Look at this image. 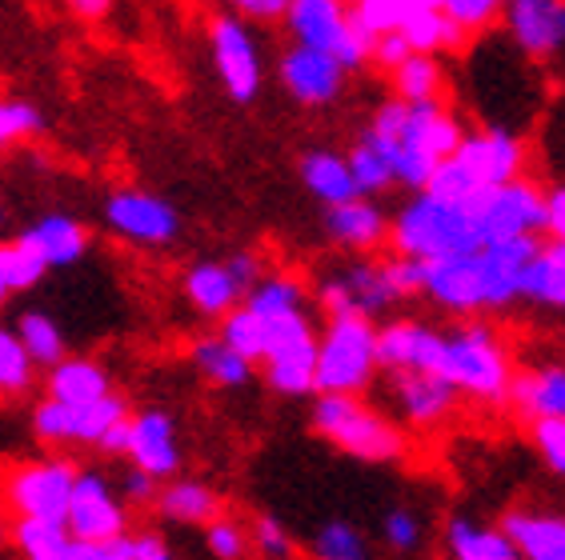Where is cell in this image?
Listing matches in <instances>:
<instances>
[{"instance_id":"1","label":"cell","mask_w":565,"mask_h":560,"mask_svg":"<svg viewBox=\"0 0 565 560\" xmlns=\"http://www.w3.org/2000/svg\"><path fill=\"white\" fill-rule=\"evenodd\" d=\"M361 137L373 140L381 149V157L390 161L397 189L417 193V189H425L437 161H446L449 152L461 144L466 125L441 100L390 97L373 108L370 129L361 132Z\"/></svg>"},{"instance_id":"2","label":"cell","mask_w":565,"mask_h":560,"mask_svg":"<svg viewBox=\"0 0 565 560\" xmlns=\"http://www.w3.org/2000/svg\"><path fill=\"white\" fill-rule=\"evenodd\" d=\"M486 245L478 213L469 201H446L417 189L414 201H405L390 220V248L414 260H441L457 252H473Z\"/></svg>"},{"instance_id":"3","label":"cell","mask_w":565,"mask_h":560,"mask_svg":"<svg viewBox=\"0 0 565 560\" xmlns=\"http://www.w3.org/2000/svg\"><path fill=\"white\" fill-rule=\"evenodd\" d=\"M437 373L461 392V397L478 400V405H505L510 397V348L490 321H469L454 324L441 333V360Z\"/></svg>"},{"instance_id":"4","label":"cell","mask_w":565,"mask_h":560,"mask_svg":"<svg viewBox=\"0 0 565 560\" xmlns=\"http://www.w3.org/2000/svg\"><path fill=\"white\" fill-rule=\"evenodd\" d=\"M309 420L317 437H326L333 449L365 464H393L409 453L402 424L370 409L358 392H317Z\"/></svg>"},{"instance_id":"5","label":"cell","mask_w":565,"mask_h":560,"mask_svg":"<svg viewBox=\"0 0 565 560\" xmlns=\"http://www.w3.org/2000/svg\"><path fill=\"white\" fill-rule=\"evenodd\" d=\"M373 316H326L317 336V392H365L377 377Z\"/></svg>"},{"instance_id":"6","label":"cell","mask_w":565,"mask_h":560,"mask_svg":"<svg viewBox=\"0 0 565 560\" xmlns=\"http://www.w3.org/2000/svg\"><path fill=\"white\" fill-rule=\"evenodd\" d=\"M265 385L277 397H317V333L305 309L265 316Z\"/></svg>"},{"instance_id":"7","label":"cell","mask_w":565,"mask_h":560,"mask_svg":"<svg viewBox=\"0 0 565 560\" xmlns=\"http://www.w3.org/2000/svg\"><path fill=\"white\" fill-rule=\"evenodd\" d=\"M285 24H289L297 44L338 56L349 73H361L370 65L373 36L361 29L345 0H294L285 12Z\"/></svg>"},{"instance_id":"8","label":"cell","mask_w":565,"mask_h":560,"mask_svg":"<svg viewBox=\"0 0 565 560\" xmlns=\"http://www.w3.org/2000/svg\"><path fill=\"white\" fill-rule=\"evenodd\" d=\"M129 417V400L109 392L97 400H56L44 397L33 409V432L36 441L49 449H97L100 437Z\"/></svg>"},{"instance_id":"9","label":"cell","mask_w":565,"mask_h":560,"mask_svg":"<svg viewBox=\"0 0 565 560\" xmlns=\"http://www.w3.org/2000/svg\"><path fill=\"white\" fill-rule=\"evenodd\" d=\"M76 473L81 464L65 461V456H49V461H24L12 464L4 481H0V493H4V505H9L12 517H49V520H65L68 513V496H73Z\"/></svg>"},{"instance_id":"10","label":"cell","mask_w":565,"mask_h":560,"mask_svg":"<svg viewBox=\"0 0 565 560\" xmlns=\"http://www.w3.org/2000/svg\"><path fill=\"white\" fill-rule=\"evenodd\" d=\"M209 53H213V68H217L221 85H225V93L237 105H253V100L262 97V49H257L253 29L245 24L241 12H217L209 21Z\"/></svg>"},{"instance_id":"11","label":"cell","mask_w":565,"mask_h":560,"mask_svg":"<svg viewBox=\"0 0 565 560\" xmlns=\"http://www.w3.org/2000/svg\"><path fill=\"white\" fill-rule=\"evenodd\" d=\"M469 208L478 213L481 237L486 240L545 233V189L525 181V176H513L505 184H486V189L469 196Z\"/></svg>"},{"instance_id":"12","label":"cell","mask_w":565,"mask_h":560,"mask_svg":"<svg viewBox=\"0 0 565 560\" xmlns=\"http://www.w3.org/2000/svg\"><path fill=\"white\" fill-rule=\"evenodd\" d=\"M105 225L113 237L137 248H164L181 237V213L145 189H113L105 196Z\"/></svg>"},{"instance_id":"13","label":"cell","mask_w":565,"mask_h":560,"mask_svg":"<svg viewBox=\"0 0 565 560\" xmlns=\"http://www.w3.org/2000/svg\"><path fill=\"white\" fill-rule=\"evenodd\" d=\"M65 525L76 540L100 545V540H113V537H120V532H129V508L117 500L109 476L97 473V469H81V473H76L73 496H68Z\"/></svg>"},{"instance_id":"14","label":"cell","mask_w":565,"mask_h":560,"mask_svg":"<svg viewBox=\"0 0 565 560\" xmlns=\"http://www.w3.org/2000/svg\"><path fill=\"white\" fill-rule=\"evenodd\" d=\"M422 297L437 304L446 316H478L486 313V280H481V257L473 252H457V257L425 260Z\"/></svg>"},{"instance_id":"15","label":"cell","mask_w":565,"mask_h":560,"mask_svg":"<svg viewBox=\"0 0 565 560\" xmlns=\"http://www.w3.org/2000/svg\"><path fill=\"white\" fill-rule=\"evenodd\" d=\"M390 397H393V405H397L402 424H414V429H441L457 412L461 392H457L441 373H434V368H393Z\"/></svg>"},{"instance_id":"16","label":"cell","mask_w":565,"mask_h":560,"mask_svg":"<svg viewBox=\"0 0 565 560\" xmlns=\"http://www.w3.org/2000/svg\"><path fill=\"white\" fill-rule=\"evenodd\" d=\"M317 301L326 316H381L397 304L381 260H358L338 277H326L317 284Z\"/></svg>"},{"instance_id":"17","label":"cell","mask_w":565,"mask_h":560,"mask_svg":"<svg viewBox=\"0 0 565 560\" xmlns=\"http://www.w3.org/2000/svg\"><path fill=\"white\" fill-rule=\"evenodd\" d=\"M349 68L341 65L338 56L309 49V44H294L277 65V80L289 97L301 108H326L345 93Z\"/></svg>"},{"instance_id":"18","label":"cell","mask_w":565,"mask_h":560,"mask_svg":"<svg viewBox=\"0 0 565 560\" xmlns=\"http://www.w3.org/2000/svg\"><path fill=\"white\" fill-rule=\"evenodd\" d=\"M542 248V233H525L510 240H486L478 248L481 257V280H486V313H501L510 304L522 301V280L530 260Z\"/></svg>"},{"instance_id":"19","label":"cell","mask_w":565,"mask_h":560,"mask_svg":"<svg viewBox=\"0 0 565 560\" xmlns=\"http://www.w3.org/2000/svg\"><path fill=\"white\" fill-rule=\"evenodd\" d=\"M129 464L152 473L157 481H173L181 473V441H177V420L164 409L129 412Z\"/></svg>"},{"instance_id":"20","label":"cell","mask_w":565,"mask_h":560,"mask_svg":"<svg viewBox=\"0 0 565 560\" xmlns=\"http://www.w3.org/2000/svg\"><path fill=\"white\" fill-rule=\"evenodd\" d=\"M454 157L473 173V181H478L481 189H486V184H505L525 173V140L513 137L510 129L466 132L461 144L454 149Z\"/></svg>"},{"instance_id":"21","label":"cell","mask_w":565,"mask_h":560,"mask_svg":"<svg viewBox=\"0 0 565 560\" xmlns=\"http://www.w3.org/2000/svg\"><path fill=\"white\" fill-rule=\"evenodd\" d=\"M501 21L533 61H550L565 49V0H510Z\"/></svg>"},{"instance_id":"22","label":"cell","mask_w":565,"mask_h":560,"mask_svg":"<svg viewBox=\"0 0 565 560\" xmlns=\"http://www.w3.org/2000/svg\"><path fill=\"white\" fill-rule=\"evenodd\" d=\"M326 233L345 252H377L381 245H390V216L370 196H353V201L329 205Z\"/></svg>"},{"instance_id":"23","label":"cell","mask_w":565,"mask_h":560,"mask_svg":"<svg viewBox=\"0 0 565 560\" xmlns=\"http://www.w3.org/2000/svg\"><path fill=\"white\" fill-rule=\"evenodd\" d=\"M441 360V333L422 321H390L377 329V365L393 368H434Z\"/></svg>"},{"instance_id":"24","label":"cell","mask_w":565,"mask_h":560,"mask_svg":"<svg viewBox=\"0 0 565 560\" xmlns=\"http://www.w3.org/2000/svg\"><path fill=\"white\" fill-rule=\"evenodd\" d=\"M501 532L513 540L525 560H565V517L542 508H510L501 517Z\"/></svg>"},{"instance_id":"25","label":"cell","mask_w":565,"mask_h":560,"mask_svg":"<svg viewBox=\"0 0 565 560\" xmlns=\"http://www.w3.org/2000/svg\"><path fill=\"white\" fill-rule=\"evenodd\" d=\"M505 405H513L525 420L565 417V365L513 368Z\"/></svg>"},{"instance_id":"26","label":"cell","mask_w":565,"mask_h":560,"mask_svg":"<svg viewBox=\"0 0 565 560\" xmlns=\"http://www.w3.org/2000/svg\"><path fill=\"white\" fill-rule=\"evenodd\" d=\"M21 240L33 248L36 257L49 265V269H68L88 252V228L65 213H49L41 216L33 228H24Z\"/></svg>"},{"instance_id":"27","label":"cell","mask_w":565,"mask_h":560,"mask_svg":"<svg viewBox=\"0 0 565 560\" xmlns=\"http://www.w3.org/2000/svg\"><path fill=\"white\" fill-rule=\"evenodd\" d=\"M181 289H185L189 304L209 321H221L228 309H237L245 301V289L233 280L225 260H196L193 269L185 272V280H181Z\"/></svg>"},{"instance_id":"28","label":"cell","mask_w":565,"mask_h":560,"mask_svg":"<svg viewBox=\"0 0 565 560\" xmlns=\"http://www.w3.org/2000/svg\"><path fill=\"white\" fill-rule=\"evenodd\" d=\"M157 517L169 520V525H189V528H205L213 517L225 513V500L213 485L205 481H169V485L157 493L152 500Z\"/></svg>"},{"instance_id":"29","label":"cell","mask_w":565,"mask_h":560,"mask_svg":"<svg viewBox=\"0 0 565 560\" xmlns=\"http://www.w3.org/2000/svg\"><path fill=\"white\" fill-rule=\"evenodd\" d=\"M44 392L56 400H97L113 392V377L93 356H61L44 368Z\"/></svg>"},{"instance_id":"30","label":"cell","mask_w":565,"mask_h":560,"mask_svg":"<svg viewBox=\"0 0 565 560\" xmlns=\"http://www.w3.org/2000/svg\"><path fill=\"white\" fill-rule=\"evenodd\" d=\"M301 181L326 208L361 196L358 181H353V169H349V157L345 152H333V149H309L305 152L301 157Z\"/></svg>"},{"instance_id":"31","label":"cell","mask_w":565,"mask_h":560,"mask_svg":"<svg viewBox=\"0 0 565 560\" xmlns=\"http://www.w3.org/2000/svg\"><path fill=\"white\" fill-rule=\"evenodd\" d=\"M189 360H193V368L213 388H245L253 380V368H257L249 356H241L221 333L196 336L193 345H189Z\"/></svg>"},{"instance_id":"32","label":"cell","mask_w":565,"mask_h":560,"mask_svg":"<svg viewBox=\"0 0 565 560\" xmlns=\"http://www.w3.org/2000/svg\"><path fill=\"white\" fill-rule=\"evenodd\" d=\"M522 301L565 313V240L550 237L537 248L522 280Z\"/></svg>"},{"instance_id":"33","label":"cell","mask_w":565,"mask_h":560,"mask_svg":"<svg viewBox=\"0 0 565 560\" xmlns=\"http://www.w3.org/2000/svg\"><path fill=\"white\" fill-rule=\"evenodd\" d=\"M402 36L409 41V49L414 53H457V49H466L469 33L461 29V24L449 17L441 4H434V9H417L409 12L402 21Z\"/></svg>"},{"instance_id":"34","label":"cell","mask_w":565,"mask_h":560,"mask_svg":"<svg viewBox=\"0 0 565 560\" xmlns=\"http://www.w3.org/2000/svg\"><path fill=\"white\" fill-rule=\"evenodd\" d=\"M446 552L454 560H518V549L501 532V525L486 528V525H473L469 517H449Z\"/></svg>"},{"instance_id":"35","label":"cell","mask_w":565,"mask_h":560,"mask_svg":"<svg viewBox=\"0 0 565 560\" xmlns=\"http://www.w3.org/2000/svg\"><path fill=\"white\" fill-rule=\"evenodd\" d=\"M68 525L49 517H12V549L29 560H61L68 545Z\"/></svg>"},{"instance_id":"36","label":"cell","mask_w":565,"mask_h":560,"mask_svg":"<svg viewBox=\"0 0 565 560\" xmlns=\"http://www.w3.org/2000/svg\"><path fill=\"white\" fill-rule=\"evenodd\" d=\"M390 76L393 93L402 100H441V88H446V73L434 53H409Z\"/></svg>"},{"instance_id":"37","label":"cell","mask_w":565,"mask_h":560,"mask_svg":"<svg viewBox=\"0 0 565 560\" xmlns=\"http://www.w3.org/2000/svg\"><path fill=\"white\" fill-rule=\"evenodd\" d=\"M305 301H309V289H305L297 277H289V272L262 277L249 292H245V304H249L253 313H262V316L289 313V309H305Z\"/></svg>"},{"instance_id":"38","label":"cell","mask_w":565,"mask_h":560,"mask_svg":"<svg viewBox=\"0 0 565 560\" xmlns=\"http://www.w3.org/2000/svg\"><path fill=\"white\" fill-rule=\"evenodd\" d=\"M36 380V360L17 329H0V397H21Z\"/></svg>"},{"instance_id":"39","label":"cell","mask_w":565,"mask_h":560,"mask_svg":"<svg viewBox=\"0 0 565 560\" xmlns=\"http://www.w3.org/2000/svg\"><path fill=\"white\" fill-rule=\"evenodd\" d=\"M17 333H21L24 348H29V356L36 360V368H53L61 356H68L65 333H61V324L49 313H24L21 324H17Z\"/></svg>"},{"instance_id":"40","label":"cell","mask_w":565,"mask_h":560,"mask_svg":"<svg viewBox=\"0 0 565 560\" xmlns=\"http://www.w3.org/2000/svg\"><path fill=\"white\" fill-rule=\"evenodd\" d=\"M49 272L41 257H36L33 248L24 245L21 237L17 240H0V280H4V289L9 292H29L36 289Z\"/></svg>"},{"instance_id":"41","label":"cell","mask_w":565,"mask_h":560,"mask_svg":"<svg viewBox=\"0 0 565 560\" xmlns=\"http://www.w3.org/2000/svg\"><path fill=\"white\" fill-rule=\"evenodd\" d=\"M221 336H225L228 345L237 348L241 356H249L253 365H262V356H265V316L253 313L245 301L221 316Z\"/></svg>"},{"instance_id":"42","label":"cell","mask_w":565,"mask_h":560,"mask_svg":"<svg viewBox=\"0 0 565 560\" xmlns=\"http://www.w3.org/2000/svg\"><path fill=\"white\" fill-rule=\"evenodd\" d=\"M349 157V169H353V181H358V193L361 196H381V193H390L393 184V169L390 161L381 157V149L373 144V140L361 137L353 149L345 152Z\"/></svg>"},{"instance_id":"43","label":"cell","mask_w":565,"mask_h":560,"mask_svg":"<svg viewBox=\"0 0 565 560\" xmlns=\"http://www.w3.org/2000/svg\"><path fill=\"white\" fill-rule=\"evenodd\" d=\"M313 557L317 560H365L370 557V540H365L361 528L349 525V520H329L313 537Z\"/></svg>"},{"instance_id":"44","label":"cell","mask_w":565,"mask_h":560,"mask_svg":"<svg viewBox=\"0 0 565 560\" xmlns=\"http://www.w3.org/2000/svg\"><path fill=\"white\" fill-rule=\"evenodd\" d=\"M205 549L209 557H217V560H241V557H249L253 549V532L241 520L233 517H213L205 525Z\"/></svg>"},{"instance_id":"45","label":"cell","mask_w":565,"mask_h":560,"mask_svg":"<svg viewBox=\"0 0 565 560\" xmlns=\"http://www.w3.org/2000/svg\"><path fill=\"white\" fill-rule=\"evenodd\" d=\"M41 129H44V117L36 105H29V100H0V152L36 137Z\"/></svg>"},{"instance_id":"46","label":"cell","mask_w":565,"mask_h":560,"mask_svg":"<svg viewBox=\"0 0 565 560\" xmlns=\"http://www.w3.org/2000/svg\"><path fill=\"white\" fill-rule=\"evenodd\" d=\"M481 184L473 181V173H469L466 164L457 161L454 152H449L446 161H437V169L429 173V181H425V193L434 196H446V201H469V196L478 193Z\"/></svg>"},{"instance_id":"47","label":"cell","mask_w":565,"mask_h":560,"mask_svg":"<svg viewBox=\"0 0 565 560\" xmlns=\"http://www.w3.org/2000/svg\"><path fill=\"white\" fill-rule=\"evenodd\" d=\"M437 4H441L469 36H478L501 21V12H505L510 0H437Z\"/></svg>"},{"instance_id":"48","label":"cell","mask_w":565,"mask_h":560,"mask_svg":"<svg viewBox=\"0 0 565 560\" xmlns=\"http://www.w3.org/2000/svg\"><path fill=\"white\" fill-rule=\"evenodd\" d=\"M530 441L550 473L565 476V417L530 420Z\"/></svg>"},{"instance_id":"49","label":"cell","mask_w":565,"mask_h":560,"mask_svg":"<svg viewBox=\"0 0 565 560\" xmlns=\"http://www.w3.org/2000/svg\"><path fill=\"white\" fill-rule=\"evenodd\" d=\"M381 540H385L393 552H417L425 540L422 517H417L414 508H390L385 520H381Z\"/></svg>"},{"instance_id":"50","label":"cell","mask_w":565,"mask_h":560,"mask_svg":"<svg viewBox=\"0 0 565 560\" xmlns=\"http://www.w3.org/2000/svg\"><path fill=\"white\" fill-rule=\"evenodd\" d=\"M253 549L262 552V557H269V560H289V557H297V540L285 532V525L277 517H257L253 520Z\"/></svg>"},{"instance_id":"51","label":"cell","mask_w":565,"mask_h":560,"mask_svg":"<svg viewBox=\"0 0 565 560\" xmlns=\"http://www.w3.org/2000/svg\"><path fill=\"white\" fill-rule=\"evenodd\" d=\"M414 53L409 41L402 36V29H393V33H381L373 36V49H370V65H377L381 73H393V68L402 65L405 56Z\"/></svg>"},{"instance_id":"52","label":"cell","mask_w":565,"mask_h":560,"mask_svg":"<svg viewBox=\"0 0 565 560\" xmlns=\"http://www.w3.org/2000/svg\"><path fill=\"white\" fill-rule=\"evenodd\" d=\"M157 485H161L157 476L137 469V464H129V473H125V500H129V505L152 508V500H157V493H161Z\"/></svg>"},{"instance_id":"53","label":"cell","mask_w":565,"mask_h":560,"mask_svg":"<svg viewBox=\"0 0 565 560\" xmlns=\"http://www.w3.org/2000/svg\"><path fill=\"white\" fill-rule=\"evenodd\" d=\"M294 0H228V9H237L245 21H285Z\"/></svg>"},{"instance_id":"54","label":"cell","mask_w":565,"mask_h":560,"mask_svg":"<svg viewBox=\"0 0 565 560\" xmlns=\"http://www.w3.org/2000/svg\"><path fill=\"white\" fill-rule=\"evenodd\" d=\"M225 265H228V272H233V280H237V284L245 292H249L253 284H257V280L265 277L262 257H257V252H249V248H245V252H233V257H228Z\"/></svg>"},{"instance_id":"55","label":"cell","mask_w":565,"mask_h":560,"mask_svg":"<svg viewBox=\"0 0 565 560\" xmlns=\"http://www.w3.org/2000/svg\"><path fill=\"white\" fill-rule=\"evenodd\" d=\"M545 233L565 240V184L545 189Z\"/></svg>"},{"instance_id":"56","label":"cell","mask_w":565,"mask_h":560,"mask_svg":"<svg viewBox=\"0 0 565 560\" xmlns=\"http://www.w3.org/2000/svg\"><path fill=\"white\" fill-rule=\"evenodd\" d=\"M100 453H109V456H125V449H129V417L125 420H117L105 437H100V444H97Z\"/></svg>"},{"instance_id":"57","label":"cell","mask_w":565,"mask_h":560,"mask_svg":"<svg viewBox=\"0 0 565 560\" xmlns=\"http://www.w3.org/2000/svg\"><path fill=\"white\" fill-rule=\"evenodd\" d=\"M65 4L81 17V21H105L113 9V0H65Z\"/></svg>"},{"instance_id":"58","label":"cell","mask_w":565,"mask_h":560,"mask_svg":"<svg viewBox=\"0 0 565 560\" xmlns=\"http://www.w3.org/2000/svg\"><path fill=\"white\" fill-rule=\"evenodd\" d=\"M4 545H12V520L0 517V549H4Z\"/></svg>"}]
</instances>
